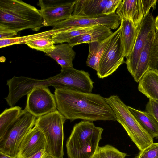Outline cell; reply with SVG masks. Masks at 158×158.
<instances>
[{
  "label": "cell",
  "instance_id": "ac0fdd59",
  "mask_svg": "<svg viewBox=\"0 0 158 158\" xmlns=\"http://www.w3.org/2000/svg\"><path fill=\"white\" fill-rule=\"evenodd\" d=\"M45 55L55 60L61 69L73 67V60L76 52L68 44H61L55 46L54 49Z\"/></svg>",
  "mask_w": 158,
  "mask_h": 158
},
{
  "label": "cell",
  "instance_id": "277c9868",
  "mask_svg": "<svg viewBox=\"0 0 158 158\" xmlns=\"http://www.w3.org/2000/svg\"><path fill=\"white\" fill-rule=\"evenodd\" d=\"M106 100L114 111L116 121L140 151L153 143V138L139 123L118 96L112 95Z\"/></svg>",
  "mask_w": 158,
  "mask_h": 158
},
{
  "label": "cell",
  "instance_id": "4fadbf2b",
  "mask_svg": "<svg viewBox=\"0 0 158 158\" xmlns=\"http://www.w3.org/2000/svg\"><path fill=\"white\" fill-rule=\"evenodd\" d=\"M155 19L151 13H149L143 18L138 28V34L133 49L126 58L125 63L128 70L133 77L134 75L140 54L147 39L150 34L156 30Z\"/></svg>",
  "mask_w": 158,
  "mask_h": 158
},
{
  "label": "cell",
  "instance_id": "d6986e66",
  "mask_svg": "<svg viewBox=\"0 0 158 158\" xmlns=\"http://www.w3.org/2000/svg\"><path fill=\"white\" fill-rule=\"evenodd\" d=\"M121 32L124 57L130 54L134 46L138 34L136 28L131 21L124 19L121 21L120 26Z\"/></svg>",
  "mask_w": 158,
  "mask_h": 158
},
{
  "label": "cell",
  "instance_id": "30bf717a",
  "mask_svg": "<svg viewBox=\"0 0 158 158\" xmlns=\"http://www.w3.org/2000/svg\"><path fill=\"white\" fill-rule=\"evenodd\" d=\"M75 1L63 2L58 0H40L38 5L45 26H54L69 18L73 12Z\"/></svg>",
  "mask_w": 158,
  "mask_h": 158
},
{
  "label": "cell",
  "instance_id": "ba28073f",
  "mask_svg": "<svg viewBox=\"0 0 158 158\" xmlns=\"http://www.w3.org/2000/svg\"><path fill=\"white\" fill-rule=\"evenodd\" d=\"M121 32L120 27L113 33L99 60L97 75L103 79L111 75L125 63Z\"/></svg>",
  "mask_w": 158,
  "mask_h": 158
},
{
  "label": "cell",
  "instance_id": "2e32d148",
  "mask_svg": "<svg viewBox=\"0 0 158 158\" xmlns=\"http://www.w3.org/2000/svg\"><path fill=\"white\" fill-rule=\"evenodd\" d=\"M46 148L45 138L42 132L34 126L21 143L17 158H28L40 150Z\"/></svg>",
  "mask_w": 158,
  "mask_h": 158
},
{
  "label": "cell",
  "instance_id": "7c38bea8",
  "mask_svg": "<svg viewBox=\"0 0 158 158\" xmlns=\"http://www.w3.org/2000/svg\"><path fill=\"white\" fill-rule=\"evenodd\" d=\"M156 0H122L116 10L121 21L127 19L138 28L151 8H155Z\"/></svg>",
  "mask_w": 158,
  "mask_h": 158
},
{
  "label": "cell",
  "instance_id": "9c48e42d",
  "mask_svg": "<svg viewBox=\"0 0 158 158\" xmlns=\"http://www.w3.org/2000/svg\"><path fill=\"white\" fill-rule=\"evenodd\" d=\"M122 0H78L75 1L71 17L97 18L115 13Z\"/></svg>",
  "mask_w": 158,
  "mask_h": 158
},
{
  "label": "cell",
  "instance_id": "d6a6232c",
  "mask_svg": "<svg viewBox=\"0 0 158 158\" xmlns=\"http://www.w3.org/2000/svg\"><path fill=\"white\" fill-rule=\"evenodd\" d=\"M49 156L46 149H44L28 158H47Z\"/></svg>",
  "mask_w": 158,
  "mask_h": 158
},
{
  "label": "cell",
  "instance_id": "8fae6325",
  "mask_svg": "<svg viewBox=\"0 0 158 158\" xmlns=\"http://www.w3.org/2000/svg\"><path fill=\"white\" fill-rule=\"evenodd\" d=\"M27 95L25 109L37 118L58 110L54 95L48 87L35 88Z\"/></svg>",
  "mask_w": 158,
  "mask_h": 158
},
{
  "label": "cell",
  "instance_id": "6da1fadb",
  "mask_svg": "<svg viewBox=\"0 0 158 158\" xmlns=\"http://www.w3.org/2000/svg\"><path fill=\"white\" fill-rule=\"evenodd\" d=\"M54 95L57 110L66 119L116 121L106 98L100 94L56 89Z\"/></svg>",
  "mask_w": 158,
  "mask_h": 158
},
{
  "label": "cell",
  "instance_id": "9a60e30c",
  "mask_svg": "<svg viewBox=\"0 0 158 158\" xmlns=\"http://www.w3.org/2000/svg\"><path fill=\"white\" fill-rule=\"evenodd\" d=\"M120 23V19L115 13L97 18L71 17L55 26L52 29L87 27L102 25L110 29H115Z\"/></svg>",
  "mask_w": 158,
  "mask_h": 158
},
{
  "label": "cell",
  "instance_id": "d4e9b609",
  "mask_svg": "<svg viewBox=\"0 0 158 158\" xmlns=\"http://www.w3.org/2000/svg\"><path fill=\"white\" fill-rule=\"evenodd\" d=\"M22 111L19 106L6 109L0 115V143L4 139L8 131L16 120Z\"/></svg>",
  "mask_w": 158,
  "mask_h": 158
},
{
  "label": "cell",
  "instance_id": "ffe728a7",
  "mask_svg": "<svg viewBox=\"0 0 158 158\" xmlns=\"http://www.w3.org/2000/svg\"><path fill=\"white\" fill-rule=\"evenodd\" d=\"M113 33L110 29L103 26H98L89 33L73 38L68 44L73 47L82 43L101 42L110 36Z\"/></svg>",
  "mask_w": 158,
  "mask_h": 158
},
{
  "label": "cell",
  "instance_id": "f1b7e54d",
  "mask_svg": "<svg viewBox=\"0 0 158 158\" xmlns=\"http://www.w3.org/2000/svg\"><path fill=\"white\" fill-rule=\"evenodd\" d=\"M149 68L158 72V31L156 30L150 53Z\"/></svg>",
  "mask_w": 158,
  "mask_h": 158
},
{
  "label": "cell",
  "instance_id": "83f0119b",
  "mask_svg": "<svg viewBox=\"0 0 158 158\" xmlns=\"http://www.w3.org/2000/svg\"><path fill=\"white\" fill-rule=\"evenodd\" d=\"M126 153L120 152L110 145L99 146L92 158H125Z\"/></svg>",
  "mask_w": 158,
  "mask_h": 158
},
{
  "label": "cell",
  "instance_id": "836d02e7",
  "mask_svg": "<svg viewBox=\"0 0 158 158\" xmlns=\"http://www.w3.org/2000/svg\"><path fill=\"white\" fill-rule=\"evenodd\" d=\"M0 158H17L16 156H12L0 152Z\"/></svg>",
  "mask_w": 158,
  "mask_h": 158
},
{
  "label": "cell",
  "instance_id": "4316f807",
  "mask_svg": "<svg viewBox=\"0 0 158 158\" xmlns=\"http://www.w3.org/2000/svg\"><path fill=\"white\" fill-rule=\"evenodd\" d=\"M55 43L52 37L39 38L27 42L25 44L30 48L47 53L53 50Z\"/></svg>",
  "mask_w": 158,
  "mask_h": 158
},
{
  "label": "cell",
  "instance_id": "8992f818",
  "mask_svg": "<svg viewBox=\"0 0 158 158\" xmlns=\"http://www.w3.org/2000/svg\"><path fill=\"white\" fill-rule=\"evenodd\" d=\"M36 118L25 109L22 110L4 139L0 143V152L9 156H16L21 143L35 126Z\"/></svg>",
  "mask_w": 158,
  "mask_h": 158
},
{
  "label": "cell",
  "instance_id": "5b68a950",
  "mask_svg": "<svg viewBox=\"0 0 158 158\" xmlns=\"http://www.w3.org/2000/svg\"><path fill=\"white\" fill-rule=\"evenodd\" d=\"M66 119L58 110L36 119L35 126L44 134L46 150L52 158H63L64 124Z\"/></svg>",
  "mask_w": 158,
  "mask_h": 158
},
{
  "label": "cell",
  "instance_id": "5bb4252c",
  "mask_svg": "<svg viewBox=\"0 0 158 158\" xmlns=\"http://www.w3.org/2000/svg\"><path fill=\"white\" fill-rule=\"evenodd\" d=\"M9 87L8 96L4 98L10 107H13L22 97L34 89L49 86L47 79L39 80L24 76H14L7 81Z\"/></svg>",
  "mask_w": 158,
  "mask_h": 158
},
{
  "label": "cell",
  "instance_id": "3957f363",
  "mask_svg": "<svg viewBox=\"0 0 158 158\" xmlns=\"http://www.w3.org/2000/svg\"><path fill=\"white\" fill-rule=\"evenodd\" d=\"M103 129L92 122L83 120L75 124L66 144L69 158H92L102 139Z\"/></svg>",
  "mask_w": 158,
  "mask_h": 158
},
{
  "label": "cell",
  "instance_id": "cb8c5ba5",
  "mask_svg": "<svg viewBox=\"0 0 158 158\" xmlns=\"http://www.w3.org/2000/svg\"><path fill=\"white\" fill-rule=\"evenodd\" d=\"M111 35L102 41L93 42L88 44L89 50L86 61L87 66L97 71L99 60L109 43Z\"/></svg>",
  "mask_w": 158,
  "mask_h": 158
},
{
  "label": "cell",
  "instance_id": "4dcf8cb0",
  "mask_svg": "<svg viewBox=\"0 0 158 158\" xmlns=\"http://www.w3.org/2000/svg\"><path fill=\"white\" fill-rule=\"evenodd\" d=\"M146 111L152 114L158 122V101L149 99L146 106Z\"/></svg>",
  "mask_w": 158,
  "mask_h": 158
},
{
  "label": "cell",
  "instance_id": "44dd1931",
  "mask_svg": "<svg viewBox=\"0 0 158 158\" xmlns=\"http://www.w3.org/2000/svg\"><path fill=\"white\" fill-rule=\"evenodd\" d=\"M128 108L139 123L153 138H158V122L151 113L128 106Z\"/></svg>",
  "mask_w": 158,
  "mask_h": 158
},
{
  "label": "cell",
  "instance_id": "f546056e",
  "mask_svg": "<svg viewBox=\"0 0 158 158\" xmlns=\"http://www.w3.org/2000/svg\"><path fill=\"white\" fill-rule=\"evenodd\" d=\"M136 158H158V143H153L140 151Z\"/></svg>",
  "mask_w": 158,
  "mask_h": 158
},
{
  "label": "cell",
  "instance_id": "52a82bcc",
  "mask_svg": "<svg viewBox=\"0 0 158 158\" xmlns=\"http://www.w3.org/2000/svg\"><path fill=\"white\" fill-rule=\"evenodd\" d=\"M49 86L55 89H64L91 93L94 82L88 72L73 67L61 69L59 74L47 79Z\"/></svg>",
  "mask_w": 158,
  "mask_h": 158
},
{
  "label": "cell",
  "instance_id": "7402d4cb",
  "mask_svg": "<svg viewBox=\"0 0 158 158\" xmlns=\"http://www.w3.org/2000/svg\"><path fill=\"white\" fill-rule=\"evenodd\" d=\"M156 33L153 31L147 39L138 59L133 78L135 81L139 82L149 68L151 50Z\"/></svg>",
  "mask_w": 158,
  "mask_h": 158
},
{
  "label": "cell",
  "instance_id": "e575fe53",
  "mask_svg": "<svg viewBox=\"0 0 158 158\" xmlns=\"http://www.w3.org/2000/svg\"><path fill=\"white\" fill-rule=\"evenodd\" d=\"M155 25L156 30L158 31V15L155 19Z\"/></svg>",
  "mask_w": 158,
  "mask_h": 158
},
{
  "label": "cell",
  "instance_id": "1f68e13d",
  "mask_svg": "<svg viewBox=\"0 0 158 158\" xmlns=\"http://www.w3.org/2000/svg\"><path fill=\"white\" fill-rule=\"evenodd\" d=\"M17 33L5 26L0 25V39L12 38Z\"/></svg>",
  "mask_w": 158,
  "mask_h": 158
},
{
  "label": "cell",
  "instance_id": "603a6c76",
  "mask_svg": "<svg viewBox=\"0 0 158 158\" xmlns=\"http://www.w3.org/2000/svg\"><path fill=\"white\" fill-rule=\"evenodd\" d=\"M69 29V28L52 29L47 31L32 35L0 39V48H3L18 44H25L28 41L39 38L52 37L54 35L66 31Z\"/></svg>",
  "mask_w": 158,
  "mask_h": 158
},
{
  "label": "cell",
  "instance_id": "e0dca14e",
  "mask_svg": "<svg viewBox=\"0 0 158 158\" xmlns=\"http://www.w3.org/2000/svg\"><path fill=\"white\" fill-rule=\"evenodd\" d=\"M138 89L149 99L158 101V72L148 68L138 82Z\"/></svg>",
  "mask_w": 158,
  "mask_h": 158
},
{
  "label": "cell",
  "instance_id": "484cf974",
  "mask_svg": "<svg viewBox=\"0 0 158 158\" xmlns=\"http://www.w3.org/2000/svg\"><path fill=\"white\" fill-rule=\"evenodd\" d=\"M98 26L87 27L70 28L69 29L54 35L52 39L55 43L69 42L73 38L89 32Z\"/></svg>",
  "mask_w": 158,
  "mask_h": 158
},
{
  "label": "cell",
  "instance_id": "7a4b0ae2",
  "mask_svg": "<svg viewBox=\"0 0 158 158\" xmlns=\"http://www.w3.org/2000/svg\"><path fill=\"white\" fill-rule=\"evenodd\" d=\"M0 25L17 32L39 31L44 26L39 10L20 0H0Z\"/></svg>",
  "mask_w": 158,
  "mask_h": 158
}]
</instances>
